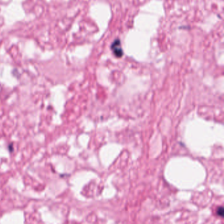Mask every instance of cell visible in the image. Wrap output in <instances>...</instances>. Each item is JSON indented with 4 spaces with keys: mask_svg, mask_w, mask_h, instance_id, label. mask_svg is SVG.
<instances>
[{
    "mask_svg": "<svg viewBox=\"0 0 224 224\" xmlns=\"http://www.w3.org/2000/svg\"><path fill=\"white\" fill-rule=\"evenodd\" d=\"M223 209L222 207H219L218 208V210H217V214H218L219 216H223Z\"/></svg>",
    "mask_w": 224,
    "mask_h": 224,
    "instance_id": "2",
    "label": "cell"
},
{
    "mask_svg": "<svg viewBox=\"0 0 224 224\" xmlns=\"http://www.w3.org/2000/svg\"><path fill=\"white\" fill-rule=\"evenodd\" d=\"M111 49L116 57H122L123 56V50L121 47L120 41L119 39H116L115 40L111 46Z\"/></svg>",
    "mask_w": 224,
    "mask_h": 224,
    "instance_id": "1",
    "label": "cell"
}]
</instances>
